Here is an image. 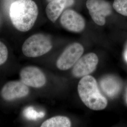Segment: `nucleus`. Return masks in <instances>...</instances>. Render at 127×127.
<instances>
[{
    "instance_id": "f257e3e1",
    "label": "nucleus",
    "mask_w": 127,
    "mask_h": 127,
    "mask_svg": "<svg viewBox=\"0 0 127 127\" xmlns=\"http://www.w3.org/2000/svg\"><path fill=\"white\" fill-rule=\"evenodd\" d=\"M38 15V8L32 0H16L11 4L9 17L14 27L21 32L30 30Z\"/></svg>"
},
{
    "instance_id": "f03ea898",
    "label": "nucleus",
    "mask_w": 127,
    "mask_h": 127,
    "mask_svg": "<svg viewBox=\"0 0 127 127\" xmlns=\"http://www.w3.org/2000/svg\"><path fill=\"white\" fill-rule=\"evenodd\" d=\"M78 91L82 102L92 110H102L107 105V100L99 90L95 79L91 75L82 77L79 82Z\"/></svg>"
},
{
    "instance_id": "7ed1b4c3",
    "label": "nucleus",
    "mask_w": 127,
    "mask_h": 127,
    "mask_svg": "<svg viewBox=\"0 0 127 127\" xmlns=\"http://www.w3.org/2000/svg\"><path fill=\"white\" fill-rule=\"evenodd\" d=\"M52 48V43L49 37L42 33H37L25 41L22 50L26 57L36 58L47 53Z\"/></svg>"
},
{
    "instance_id": "20e7f679",
    "label": "nucleus",
    "mask_w": 127,
    "mask_h": 127,
    "mask_svg": "<svg viewBox=\"0 0 127 127\" xmlns=\"http://www.w3.org/2000/svg\"><path fill=\"white\" fill-rule=\"evenodd\" d=\"M84 52V48L79 43L74 42L67 46L57 60L56 65L59 70L65 71L73 66Z\"/></svg>"
},
{
    "instance_id": "39448f33",
    "label": "nucleus",
    "mask_w": 127,
    "mask_h": 127,
    "mask_svg": "<svg viewBox=\"0 0 127 127\" xmlns=\"http://www.w3.org/2000/svg\"><path fill=\"white\" fill-rule=\"evenodd\" d=\"M86 7L93 21L98 26L105 24V18L112 12L111 5L105 0H87Z\"/></svg>"
},
{
    "instance_id": "423d86ee",
    "label": "nucleus",
    "mask_w": 127,
    "mask_h": 127,
    "mask_svg": "<svg viewBox=\"0 0 127 127\" xmlns=\"http://www.w3.org/2000/svg\"><path fill=\"white\" fill-rule=\"evenodd\" d=\"M98 63L97 55L90 53L81 57L74 64L72 70L73 75L76 78H82L89 75L95 71Z\"/></svg>"
},
{
    "instance_id": "0eeeda50",
    "label": "nucleus",
    "mask_w": 127,
    "mask_h": 127,
    "mask_svg": "<svg viewBox=\"0 0 127 127\" xmlns=\"http://www.w3.org/2000/svg\"><path fill=\"white\" fill-rule=\"evenodd\" d=\"M21 81L27 86L40 88L44 86L46 78L43 72L40 68L33 66H27L20 72Z\"/></svg>"
},
{
    "instance_id": "6e6552de",
    "label": "nucleus",
    "mask_w": 127,
    "mask_h": 127,
    "mask_svg": "<svg viewBox=\"0 0 127 127\" xmlns=\"http://www.w3.org/2000/svg\"><path fill=\"white\" fill-rule=\"evenodd\" d=\"M60 21L62 26L70 32H80L85 27L84 18L73 9L65 10L61 15Z\"/></svg>"
},
{
    "instance_id": "1a4fd4ad",
    "label": "nucleus",
    "mask_w": 127,
    "mask_h": 127,
    "mask_svg": "<svg viewBox=\"0 0 127 127\" xmlns=\"http://www.w3.org/2000/svg\"><path fill=\"white\" fill-rule=\"evenodd\" d=\"M29 93L28 86L21 81H14L5 84L1 91V95L5 100L11 101L24 97Z\"/></svg>"
},
{
    "instance_id": "9d476101",
    "label": "nucleus",
    "mask_w": 127,
    "mask_h": 127,
    "mask_svg": "<svg viewBox=\"0 0 127 127\" xmlns=\"http://www.w3.org/2000/svg\"><path fill=\"white\" fill-rule=\"evenodd\" d=\"M74 0H54L49 2L46 8V13L49 20L53 23L59 18L64 10L72 6Z\"/></svg>"
},
{
    "instance_id": "9b49d317",
    "label": "nucleus",
    "mask_w": 127,
    "mask_h": 127,
    "mask_svg": "<svg viewBox=\"0 0 127 127\" xmlns=\"http://www.w3.org/2000/svg\"><path fill=\"white\" fill-rule=\"evenodd\" d=\"M102 90L109 97L116 95L121 90V85L118 80L114 76L108 75L103 78L100 82Z\"/></svg>"
},
{
    "instance_id": "f8f14e48",
    "label": "nucleus",
    "mask_w": 127,
    "mask_h": 127,
    "mask_svg": "<svg viewBox=\"0 0 127 127\" xmlns=\"http://www.w3.org/2000/svg\"><path fill=\"white\" fill-rule=\"evenodd\" d=\"M71 123L65 116H57L47 120L42 123L41 127H70Z\"/></svg>"
},
{
    "instance_id": "ddd939ff",
    "label": "nucleus",
    "mask_w": 127,
    "mask_h": 127,
    "mask_svg": "<svg viewBox=\"0 0 127 127\" xmlns=\"http://www.w3.org/2000/svg\"><path fill=\"white\" fill-rule=\"evenodd\" d=\"M113 8L119 13L127 16V0H114Z\"/></svg>"
},
{
    "instance_id": "4468645a",
    "label": "nucleus",
    "mask_w": 127,
    "mask_h": 127,
    "mask_svg": "<svg viewBox=\"0 0 127 127\" xmlns=\"http://www.w3.org/2000/svg\"><path fill=\"white\" fill-rule=\"evenodd\" d=\"M24 114L27 119L32 120H35L38 118H42L45 115L43 112H37L32 107H29L25 109Z\"/></svg>"
},
{
    "instance_id": "2eb2a0df",
    "label": "nucleus",
    "mask_w": 127,
    "mask_h": 127,
    "mask_svg": "<svg viewBox=\"0 0 127 127\" xmlns=\"http://www.w3.org/2000/svg\"><path fill=\"white\" fill-rule=\"evenodd\" d=\"M8 50L6 46L0 41V65L4 64L8 59Z\"/></svg>"
},
{
    "instance_id": "dca6fc26",
    "label": "nucleus",
    "mask_w": 127,
    "mask_h": 127,
    "mask_svg": "<svg viewBox=\"0 0 127 127\" xmlns=\"http://www.w3.org/2000/svg\"><path fill=\"white\" fill-rule=\"evenodd\" d=\"M124 59L126 60V61L127 62V45L126 47V49L124 51Z\"/></svg>"
},
{
    "instance_id": "f3484780",
    "label": "nucleus",
    "mask_w": 127,
    "mask_h": 127,
    "mask_svg": "<svg viewBox=\"0 0 127 127\" xmlns=\"http://www.w3.org/2000/svg\"><path fill=\"white\" fill-rule=\"evenodd\" d=\"M53 0H47V1L48 2H50L51 1H53Z\"/></svg>"
}]
</instances>
